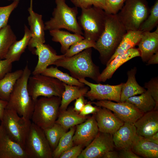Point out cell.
<instances>
[{"mask_svg":"<svg viewBox=\"0 0 158 158\" xmlns=\"http://www.w3.org/2000/svg\"><path fill=\"white\" fill-rule=\"evenodd\" d=\"M53 42H59L61 44V51L64 54L70 47L76 42L85 38L82 35L59 29L49 31Z\"/></svg>","mask_w":158,"mask_h":158,"instance_id":"d4e9b609","label":"cell"},{"mask_svg":"<svg viewBox=\"0 0 158 158\" xmlns=\"http://www.w3.org/2000/svg\"><path fill=\"white\" fill-rule=\"evenodd\" d=\"M95 42L84 38L78 41L72 45L65 53V57H70L76 54L90 48H94Z\"/></svg>","mask_w":158,"mask_h":158,"instance_id":"8d00e7d4","label":"cell"},{"mask_svg":"<svg viewBox=\"0 0 158 158\" xmlns=\"http://www.w3.org/2000/svg\"><path fill=\"white\" fill-rule=\"evenodd\" d=\"M88 118L86 116L80 115L79 113L74 111L73 108H71L59 112L55 123L68 130L72 127L83 122Z\"/></svg>","mask_w":158,"mask_h":158,"instance_id":"f546056e","label":"cell"},{"mask_svg":"<svg viewBox=\"0 0 158 158\" xmlns=\"http://www.w3.org/2000/svg\"><path fill=\"white\" fill-rule=\"evenodd\" d=\"M28 11L29 15L27 19L32 35L31 39L44 43V23L42 20V15L33 11V0H30V6L28 8Z\"/></svg>","mask_w":158,"mask_h":158,"instance_id":"7402d4cb","label":"cell"},{"mask_svg":"<svg viewBox=\"0 0 158 158\" xmlns=\"http://www.w3.org/2000/svg\"><path fill=\"white\" fill-rule=\"evenodd\" d=\"M19 2V0H15L8 5L0 6V30L8 24L11 14L18 6Z\"/></svg>","mask_w":158,"mask_h":158,"instance_id":"74e56055","label":"cell"},{"mask_svg":"<svg viewBox=\"0 0 158 158\" xmlns=\"http://www.w3.org/2000/svg\"><path fill=\"white\" fill-rule=\"evenodd\" d=\"M125 101L132 104L144 113L155 110L156 106L154 100L148 90L140 95L130 97Z\"/></svg>","mask_w":158,"mask_h":158,"instance_id":"4dcf8cb0","label":"cell"},{"mask_svg":"<svg viewBox=\"0 0 158 158\" xmlns=\"http://www.w3.org/2000/svg\"><path fill=\"white\" fill-rule=\"evenodd\" d=\"M106 15L104 10L94 6L81 8L78 22L84 31L85 38L97 40L104 29Z\"/></svg>","mask_w":158,"mask_h":158,"instance_id":"52a82bcc","label":"cell"},{"mask_svg":"<svg viewBox=\"0 0 158 158\" xmlns=\"http://www.w3.org/2000/svg\"><path fill=\"white\" fill-rule=\"evenodd\" d=\"M61 97H43L35 102L32 122L43 130L52 127L58 118Z\"/></svg>","mask_w":158,"mask_h":158,"instance_id":"5b68a950","label":"cell"},{"mask_svg":"<svg viewBox=\"0 0 158 158\" xmlns=\"http://www.w3.org/2000/svg\"><path fill=\"white\" fill-rule=\"evenodd\" d=\"M140 56L138 49L134 47L117 55L106 65V68L100 73L98 78L99 83L101 82H105L110 79L121 66L130 59Z\"/></svg>","mask_w":158,"mask_h":158,"instance_id":"d6986e66","label":"cell"},{"mask_svg":"<svg viewBox=\"0 0 158 158\" xmlns=\"http://www.w3.org/2000/svg\"><path fill=\"white\" fill-rule=\"evenodd\" d=\"M150 14L142 23L139 30L143 32L150 31L158 23V0H156L150 11Z\"/></svg>","mask_w":158,"mask_h":158,"instance_id":"d590c367","label":"cell"},{"mask_svg":"<svg viewBox=\"0 0 158 158\" xmlns=\"http://www.w3.org/2000/svg\"><path fill=\"white\" fill-rule=\"evenodd\" d=\"M147 65L158 63V51L152 55L147 62Z\"/></svg>","mask_w":158,"mask_h":158,"instance_id":"f907efd6","label":"cell"},{"mask_svg":"<svg viewBox=\"0 0 158 158\" xmlns=\"http://www.w3.org/2000/svg\"><path fill=\"white\" fill-rule=\"evenodd\" d=\"M103 158H119L118 152L114 150L108 151L102 157Z\"/></svg>","mask_w":158,"mask_h":158,"instance_id":"681fc988","label":"cell"},{"mask_svg":"<svg viewBox=\"0 0 158 158\" xmlns=\"http://www.w3.org/2000/svg\"><path fill=\"white\" fill-rule=\"evenodd\" d=\"M0 158H28L24 149L7 133L0 124Z\"/></svg>","mask_w":158,"mask_h":158,"instance_id":"e0dca14e","label":"cell"},{"mask_svg":"<svg viewBox=\"0 0 158 158\" xmlns=\"http://www.w3.org/2000/svg\"><path fill=\"white\" fill-rule=\"evenodd\" d=\"M138 45L140 56L143 61L147 62L152 55L158 51V27L153 32H143Z\"/></svg>","mask_w":158,"mask_h":158,"instance_id":"44dd1931","label":"cell"},{"mask_svg":"<svg viewBox=\"0 0 158 158\" xmlns=\"http://www.w3.org/2000/svg\"><path fill=\"white\" fill-rule=\"evenodd\" d=\"M78 80L90 87V90L88 91L85 96L91 101L108 100L120 102L123 83L116 85H111L93 83L85 79Z\"/></svg>","mask_w":158,"mask_h":158,"instance_id":"7c38bea8","label":"cell"},{"mask_svg":"<svg viewBox=\"0 0 158 158\" xmlns=\"http://www.w3.org/2000/svg\"><path fill=\"white\" fill-rule=\"evenodd\" d=\"M24 149L28 158H52V150L44 130L32 122Z\"/></svg>","mask_w":158,"mask_h":158,"instance_id":"30bf717a","label":"cell"},{"mask_svg":"<svg viewBox=\"0 0 158 158\" xmlns=\"http://www.w3.org/2000/svg\"><path fill=\"white\" fill-rule=\"evenodd\" d=\"M83 147L81 145H75L63 152L59 158H77L83 150Z\"/></svg>","mask_w":158,"mask_h":158,"instance_id":"60d3db41","label":"cell"},{"mask_svg":"<svg viewBox=\"0 0 158 158\" xmlns=\"http://www.w3.org/2000/svg\"><path fill=\"white\" fill-rule=\"evenodd\" d=\"M144 87L150 91L154 100L156 106L155 110H158V77H156L151 79L150 81L145 84Z\"/></svg>","mask_w":158,"mask_h":158,"instance_id":"ab89813d","label":"cell"},{"mask_svg":"<svg viewBox=\"0 0 158 158\" xmlns=\"http://www.w3.org/2000/svg\"><path fill=\"white\" fill-rule=\"evenodd\" d=\"M64 90L61 96L59 112L66 110L73 101L82 96H85L89 90L87 87L70 85L63 83Z\"/></svg>","mask_w":158,"mask_h":158,"instance_id":"4316f807","label":"cell"},{"mask_svg":"<svg viewBox=\"0 0 158 158\" xmlns=\"http://www.w3.org/2000/svg\"><path fill=\"white\" fill-rule=\"evenodd\" d=\"M12 63L6 59L0 60V79L3 78L7 73L11 72Z\"/></svg>","mask_w":158,"mask_h":158,"instance_id":"b9f144b4","label":"cell"},{"mask_svg":"<svg viewBox=\"0 0 158 158\" xmlns=\"http://www.w3.org/2000/svg\"><path fill=\"white\" fill-rule=\"evenodd\" d=\"M145 139L149 141L158 144V132Z\"/></svg>","mask_w":158,"mask_h":158,"instance_id":"816d5d0a","label":"cell"},{"mask_svg":"<svg viewBox=\"0 0 158 158\" xmlns=\"http://www.w3.org/2000/svg\"><path fill=\"white\" fill-rule=\"evenodd\" d=\"M68 130L56 123L52 127L44 130L53 151L57 147L61 138Z\"/></svg>","mask_w":158,"mask_h":158,"instance_id":"e575fe53","label":"cell"},{"mask_svg":"<svg viewBox=\"0 0 158 158\" xmlns=\"http://www.w3.org/2000/svg\"><path fill=\"white\" fill-rule=\"evenodd\" d=\"M131 149L139 156L146 158H158V144L149 141L137 134L135 137Z\"/></svg>","mask_w":158,"mask_h":158,"instance_id":"603a6c76","label":"cell"},{"mask_svg":"<svg viewBox=\"0 0 158 158\" xmlns=\"http://www.w3.org/2000/svg\"><path fill=\"white\" fill-rule=\"evenodd\" d=\"M31 74L27 64L21 76L16 83L6 109L16 111L21 116L31 120L35 102L30 96L28 88Z\"/></svg>","mask_w":158,"mask_h":158,"instance_id":"3957f363","label":"cell"},{"mask_svg":"<svg viewBox=\"0 0 158 158\" xmlns=\"http://www.w3.org/2000/svg\"><path fill=\"white\" fill-rule=\"evenodd\" d=\"M41 74L56 78L66 84L78 86H85L83 83L67 73H65L59 70L57 67L51 66L47 68Z\"/></svg>","mask_w":158,"mask_h":158,"instance_id":"d6a6232c","label":"cell"},{"mask_svg":"<svg viewBox=\"0 0 158 158\" xmlns=\"http://www.w3.org/2000/svg\"><path fill=\"white\" fill-rule=\"evenodd\" d=\"M28 88L30 96L35 102L41 96L61 97L65 89L62 82L56 78L41 74L30 77Z\"/></svg>","mask_w":158,"mask_h":158,"instance_id":"ba28073f","label":"cell"},{"mask_svg":"<svg viewBox=\"0 0 158 158\" xmlns=\"http://www.w3.org/2000/svg\"><path fill=\"white\" fill-rule=\"evenodd\" d=\"M126 32L116 14L106 13L104 30L94 48L99 52L102 63L106 65Z\"/></svg>","mask_w":158,"mask_h":158,"instance_id":"6da1fadb","label":"cell"},{"mask_svg":"<svg viewBox=\"0 0 158 158\" xmlns=\"http://www.w3.org/2000/svg\"><path fill=\"white\" fill-rule=\"evenodd\" d=\"M55 1L56 6L52 12V16L44 23L45 30L64 28L83 35V30L77 20V7L69 6L66 0H55Z\"/></svg>","mask_w":158,"mask_h":158,"instance_id":"277c9868","label":"cell"},{"mask_svg":"<svg viewBox=\"0 0 158 158\" xmlns=\"http://www.w3.org/2000/svg\"><path fill=\"white\" fill-rule=\"evenodd\" d=\"M1 123L9 136L24 149L31 120L20 116L14 110L5 109Z\"/></svg>","mask_w":158,"mask_h":158,"instance_id":"9c48e42d","label":"cell"},{"mask_svg":"<svg viewBox=\"0 0 158 158\" xmlns=\"http://www.w3.org/2000/svg\"><path fill=\"white\" fill-rule=\"evenodd\" d=\"M115 146L113 135L99 132L95 138L83 150L78 158H100Z\"/></svg>","mask_w":158,"mask_h":158,"instance_id":"5bb4252c","label":"cell"},{"mask_svg":"<svg viewBox=\"0 0 158 158\" xmlns=\"http://www.w3.org/2000/svg\"><path fill=\"white\" fill-rule=\"evenodd\" d=\"M126 0H106L105 12L109 14H116L121 10Z\"/></svg>","mask_w":158,"mask_h":158,"instance_id":"f35d334b","label":"cell"},{"mask_svg":"<svg viewBox=\"0 0 158 158\" xmlns=\"http://www.w3.org/2000/svg\"><path fill=\"white\" fill-rule=\"evenodd\" d=\"M92 53V48H88L73 56L59 59L53 65L68 70L77 80L89 78L98 83L100 73L99 67L93 62Z\"/></svg>","mask_w":158,"mask_h":158,"instance_id":"7a4b0ae2","label":"cell"},{"mask_svg":"<svg viewBox=\"0 0 158 158\" xmlns=\"http://www.w3.org/2000/svg\"><path fill=\"white\" fill-rule=\"evenodd\" d=\"M91 103L96 106L110 110L124 122L133 123L144 114L132 104L126 101L116 103L110 100H102Z\"/></svg>","mask_w":158,"mask_h":158,"instance_id":"8fae6325","label":"cell"},{"mask_svg":"<svg viewBox=\"0 0 158 158\" xmlns=\"http://www.w3.org/2000/svg\"><path fill=\"white\" fill-rule=\"evenodd\" d=\"M95 115L101 132L113 135L124 123L111 111L104 107H99L98 110Z\"/></svg>","mask_w":158,"mask_h":158,"instance_id":"2e32d148","label":"cell"},{"mask_svg":"<svg viewBox=\"0 0 158 158\" xmlns=\"http://www.w3.org/2000/svg\"><path fill=\"white\" fill-rule=\"evenodd\" d=\"M150 11L146 0H126L116 15L126 31L137 30L148 16Z\"/></svg>","mask_w":158,"mask_h":158,"instance_id":"8992f818","label":"cell"},{"mask_svg":"<svg viewBox=\"0 0 158 158\" xmlns=\"http://www.w3.org/2000/svg\"><path fill=\"white\" fill-rule=\"evenodd\" d=\"M7 1H13L15 0H7Z\"/></svg>","mask_w":158,"mask_h":158,"instance_id":"f5cc1de1","label":"cell"},{"mask_svg":"<svg viewBox=\"0 0 158 158\" xmlns=\"http://www.w3.org/2000/svg\"><path fill=\"white\" fill-rule=\"evenodd\" d=\"M99 132L95 114L84 122L76 126L73 137L75 145L87 146Z\"/></svg>","mask_w":158,"mask_h":158,"instance_id":"9a60e30c","label":"cell"},{"mask_svg":"<svg viewBox=\"0 0 158 158\" xmlns=\"http://www.w3.org/2000/svg\"><path fill=\"white\" fill-rule=\"evenodd\" d=\"M1 120L0 119V124L1 123Z\"/></svg>","mask_w":158,"mask_h":158,"instance_id":"db71d44e","label":"cell"},{"mask_svg":"<svg viewBox=\"0 0 158 158\" xmlns=\"http://www.w3.org/2000/svg\"><path fill=\"white\" fill-rule=\"evenodd\" d=\"M28 46L34 54L38 56L37 64L32 72V75L41 74L49 65L65 56L57 55L47 45L31 38Z\"/></svg>","mask_w":158,"mask_h":158,"instance_id":"4fadbf2b","label":"cell"},{"mask_svg":"<svg viewBox=\"0 0 158 158\" xmlns=\"http://www.w3.org/2000/svg\"><path fill=\"white\" fill-rule=\"evenodd\" d=\"M75 7L81 9L87 8L92 5L91 0H70Z\"/></svg>","mask_w":158,"mask_h":158,"instance_id":"f6af8a7d","label":"cell"},{"mask_svg":"<svg viewBox=\"0 0 158 158\" xmlns=\"http://www.w3.org/2000/svg\"><path fill=\"white\" fill-rule=\"evenodd\" d=\"M94 6L104 10L106 9V0H91Z\"/></svg>","mask_w":158,"mask_h":158,"instance_id":"7dc6e473","label":"cell"},{"mask_svg":"<svg viewBox=\"0 0 158 158\" xmlns=\"http://www.w3.org/2000/svg\"><path fill=\"white\" fill-rule=\"evenodd\" d=\"M32 37L30 31L25 24L24 26V34L19 40L16 41L10 47L5 59L12 62L19 60L21 56L28 46Z\"/></svg>","mask_w":158,"mask_h":158,"instance_id":"484cf974","label":"cell"},{"mask_svg":"<svg viewBox=\"0 0 158 158\" xmlns=\"http://www.w3.org/2000/svg\"><path fill=\"white\" fill-rule=\"evenodd\" d=\"M8 101L0 99V119L2 121L5 109Z\"/></svg>","mask_w":158,"mask_h":158,"instance_id":"c3c4849f","label":"cell"},{"mask_svg":"<svg viewBox=\"0 0 158 158\" xmlns=\"http://www.w3.org/2000/svg\"><path fill=\"white\" fill-rule=\"evenodd\" d=\"M99 109V107L93 106L91 102H88L85 104L79 114L82 116H85L90 114H95Z\"/></svg>","mask_w":158,"mask_h":158,"instance_id":"7bdbcfd3","label":"cell"},{"mask_svg":"<svg viewBox=\"0 0 158 158\" xmlns=\"http://www.w3.org/2000/svg\"><path fill=\"white\" fill-rule=\"evenodd\" d=\"M137 134L145 138L158 132V110L144 113L133 123Z\"/></svg>","mask_w":158,"mask_h":158,"instance_id":"ac0fdd59","label":"cell"},{"mask_svg":"<svg viewBox=\"0 0 158 158\" xmlns=\"http://www.w3.org/2000/svg\"><path fill=\"white\" fill-rule=\"evenodd\" d=\"M119 158H140V156L134 153L131 149L120 150L118 152Z\"/></svg>","mask_w":158,"mask_h":158,"instance_id":"ee69618b","label":"cell"},{"mask_svg":"<svg viewBox=\"0 0 158 158\" xmlns=\"http://www.w3.org/2000/svg\"><path fill=\"white\" fill-rule=\"evenodd\" d=\"M23 70L19 69L7 73L0 79V98L8 101L17 80L21 76Z\"/></svg>","mask_w":158,"mask_h":158,"instance_id":"f1b7e54d","label":"cell"},{"mask_svg":"<svg viewBox=\"0 0 158 158\" xmlns=\"http://www.w3.org/2000/svg\"><path fill=\"white\" fill-rule=\"evenodd\" d=\"M0 99H1L0 98Z\"/></svg>","mask_w":158,"mask_h":158,"instance_id":"11a10c76","label":"cell"},{"mask_svg":"<svg viewBox=\"0 0 158 158\" xmlns=\"http://www.w3.org/2000/svg\"><path fill=\"white\" fill-rule=\"evenodd\" d=\"M142 32L139 30L127 31L115 53L106 65L117 55L125 52L138 45L141 38Z\"/></svg>","mask_w":158,"mask_h":158,"instance_id":"83f0119b","label":"cell"},{"mask_svg":"<svg viewBox=\"0 0 158 158\" xmlns=\"http://www.w3.org/2000/svg\"><path fill=\"white\" fill-rule=\"evenodd\" d=\"M137 72L135 67L127 72L128 80L126 83H123L121 87L120 102H124L129 98L137 95L141 94L146 90L140 85L135 78Z\"/></svg>","mask_w":158,"mask_h":158,"instance_id":"cb8c5ba5","label":"cell"},{"mask_svg":"<svg viewBox=\"0 0 158 158\" xmlns=\"http://www.w3.org/2000/svg\"><path fill=\"white\" fill-rule=\"evenodd\" d=\"M84 96H82L75 99L73 110L79 113L82 110L85 104V100Z\"/></svg>","mask_w":158,"mask_h":158,"instance_id":"bcb514c9","label":"cell"},{"mask_svg":"<svg viewBox=\"0 0 158 158\" xmlns=\"http://www.w3.org/2000/svg\"><path fill=\"white\" fill-rule=\"evenodd\" d=\"M16 40V36L9 25L0 30V60L5 59L10 47Z\"/></svg>","mask_w":158,"mask_h":158,"instance_id":"1f68e13d","label":"cell"},{"mask_svg":"<svg viewBox=\"0 0 158 158\" xmlns=\"http://www.w3.org/2000/svg\"><path fill=\"white\" fill-rule=\"evenodd\" d=\"M75 128V126L71 128L69 130L61 137L57 147L53 151V158H59L63 152L73 146V137Z\"/></svg>","mask_w":158,"mask_h":158,"instance_id":"836d02e7","label":"cell"},{"mask_svg":"<svg viewBox=\"0 0 158 158\" xmlns=\"http://www.w3.org/2000/svg\"><path fill=\"white\" fill-rule=\"evenodd\" d=\"M137 134L136 128L133 123L124 122L113 134L115 147L120 150L131 149Z\"/></svg>","mask_w":158,"mask_h":158,"instance_id":"ffe728a7","label":"cell"}]
</instances>
